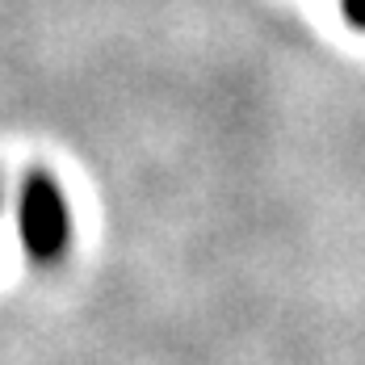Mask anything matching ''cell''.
Segmentation results:
<instances>
[{
  "label": "cell",
  "mask_w": 365,
  "mask_h": 365,
  "mask_svg": "<svg viewBox=\"0 0 365 365\" xmlns=\"http://www.w3.org/2000/svg\"><path fill=\"white\" fill-rule=\"evenodd\" d=\"M17 240L38 269H55L72 248V206L46 168H30L17 189Z\"/></svg>",
  "instance_id": "obj_1"
},
{
  "label": "cell",
  "mask_w": 365,
  "mask_h": 365,
  "mask_svg": "<svg viewBox=\"0 0 365 365\" xmlns=\"http://www.w3.org/2000/svg\"><path fill=\"white\" fill-rule=\"evenodd\" d=\"M340 9H344L353 30H365V0H340Z\"/></svg>",
  "instance_id": "obj_2"
},
{
  "label": "cell",
  "mask_w": 365,
  "mask_h": 365,
  "mask_svg": "<svg viewBox=\"0 0 365 365\" xmlns=\"http://www.w3.org/2000/svg\"><path fill=\"white\" fill-rule=\"evenodd\" d=\"M0 206H4V189H0Z\"/></svg>",
  "instance_id": "obj_3"
}]
</instances>
